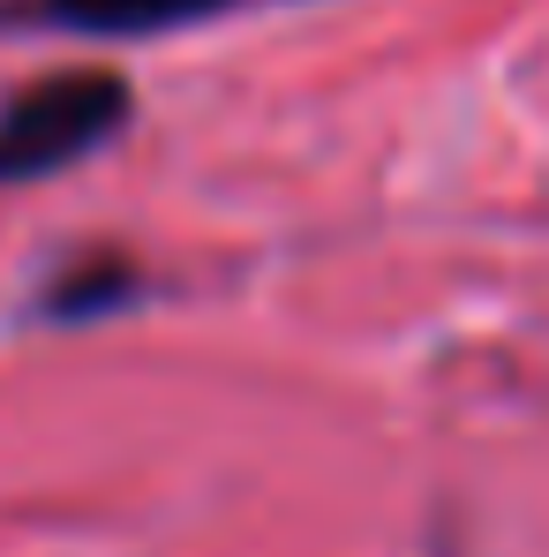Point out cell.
Here are the masks:
<instances>
[{
  "label": "cell",
  "instance_id": "cell-1",
  "mask_svg": "<svg viewBox=\"0 0 549 557\" xmlns=\"http://www.w3.org/2000/svg\"><path fill=\"white\" fill-rule=\"evenodd\" d=\"M128 121V84L105 69H61L0 106V188L46 182L76 159L105 151Z\"/></svg>",
  "mask_w": 549,
  "mask_h": 557
},
{
  "label": "cell",
  "instance_id": "cell-3",
  "mask_svg": "<svg viewBox=\"0 0 549 557\" xmlns=\"http://www.w3.org/2000/svg\"><path fill=\"white\" fill-rule=\"evenodd\" d=\"M136 294V272L128 264H98V272H76V278H61V286H46V317H98L91 301H128Z\"/></svg>",
  "mask_w": 549,
  "mask_h": 557
},
{
  "label": "cell",
  "instance_id": "cell-2",
  "mask_svg": "<svg viewBox=\"0 0 549 557\" xmlns=\"http://www.w3.org/2000/svg\"><path fill=\"white\" fill-rule=\"evenodd\" d=\"M226 0H46L53 23L68 30H91V38H159V30H182L219 15Z\"/></svg>",
  "mask_w": 549,
  "mask_h": 557
}]
</instances>
